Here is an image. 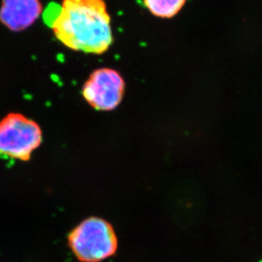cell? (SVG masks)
<instances>
[{
  "mask_svg": "<svg viewBox=\"0 0 262 262\" xmlns=\"http://www.w3.org/2000/svg\"><path fill=\"white\" fill-rule=\"evenodd\" d=\"M82 96L94 109L110 112L121 104L125 94V82L121 74L111 68L92 72L82 87Z\"/></svg>",
  "mask_w": 262,
  "mask_h": 262,
  "instance_id": "4",
  "label": "cell"
},
{
  "mask_svg": "<svg viewBox=\"0 0 262 262\" xmlns=\"http://www.w3.org/2000/svg\"><path fill=\"white\" fill-rule=\"evenodd\" d=\"M187 0H144L151 14L160 18L175 16L185 5Z\"/></svg>",
  "mask_w": 262,
  "mask_h": 262,
  "instance_id": "6",
  "label": "cell"
},
{
  "mask_svg": "<svg viewBox=\"0 0 262 262\" xmlns=\"http://www.w3.org/2000/svg\"><path fill=\"white\" fill-rule=\"evenodd\" d=\"M47 17L55 37L70 50L102 55L113 42L111 16L104 0H62Z\"/></svg>",
  "mask_w": 262,
  "mask_h": 262,
  "instance_id": "1",
  "label": "cell"
},
{
  "mask_svg": "<svg viewBox=\"0 0 262 262\" xmlns=\"http://www.w3.org/2000/svg\"><path fill=\"white\" fill-rule=\"evenodd\" d=\"M68 245L79 261L100 262L116 254L118 240L111 223L92 216L72 229Z\"/></svg>",
  "mask_w": 262,
  "mask_h": 262,
  "instance_id": "2",
  "label": "cell"
},
{
  "mask_svg": "<svg viewBox=\"0 0 262 262\" xmlns=\"http://www.w3.org/2000/svg\"><path fill=\"white\" fill-rule=\"evenodd\" d=\"M42 141L39 125L23 114L10 113L0 121V157L29 161Z\"/></svg>",
  "mask_w": 262,
  "mask_h": 262,
  "instance_id": "3",
  "label": "cell"
},
{
  "mask_svg": "<svg viewBox=\"0 0 262 262\" xmlns=\"http://www.w3.org/2000/svg\"><path fill=\"white\" fill-rule=\"evenodd\" d=\"M39 0H2L0 23L13 32L28 29L42 13Z\"/></svg>",
  "mask_w": 262,
  "mask_h": 262,
  "instance_id": "5",
  "label": "cell"
}]
</instances>
